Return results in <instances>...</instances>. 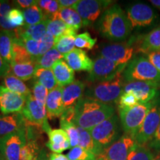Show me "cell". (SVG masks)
Masks as SVG:
<instances>
[{"mask_svg":"<svg viewBox=\"0 0 160 160\" xmlns=\"http://www.w3.org/2000/svg\"><path fill=\"white\" fill-rule=\"evenodd\" d=\"M114 114L115 109L112 105L83 97L74 106L73 123L89 131Z\"/></svg>","mask_w":160,"mask_h":160,"instance_id":"obj_1","label":"cell"},{"mask_svg":"<svg viewBox=\"0 0 160 160\" xmlns=\"http://www.w3.org/2000/svg\"><path fill=\"white\" fill-rule=\"evenodd\" d=\"M97 29L103 37L113 42L124 41L132 31L127 15L117 4L103 11L97 22Z\"/></svg>","mask_w":160,"mask_h":160,"instance_id":"obj_2","label":"cell"},{"mask_svg":"<svg viewBox=\"0 0 160 160\" xmlns=\"http://www.w3.org/2000/svg\"><path fill=\"white\" fill-rule=\"evenodd\" d=\"M125 81L123 72L113 79L101 82L93 83L85 91V97L101 102L111 105L117 102L123 93Z\"/></svg>","mask_w":160,"mask_h":160,"instance_id":"obj_3","label":"cell"},{"mask_svg":"<svg viewBox=\"0 0 160 160\" xmlns=\"http://www.w3.org/2000/svg\"><path fill=\"white\" fill-rule=\"evenodd\" d=\"M125 82L134 81L151 82L160 88V72L152 65L148 57H137L131 60L123 72Z\"/></svg>","mask_w":160,"mask_h":160,"instance_id":"obj_4","label":"cell"},{"mask_svg":"<svg viewBox=\"0 0 160 160\" xmlns=\"http://www.w3.org/2000/svg\"><path fill=\"white\" fill-rule=\"evenodd\" d=\"M155 100L147 103H139L130 108L119 109L122 127L126 134L134 139L146 116L155 103Z\"/></svg>","mask_w":160,"mask_h":160,"instance_id":"obj_5","label":"cell"},{"mask_svg":"<svg viewBox=\"0 0 160 160\" xmlns=\"http://www.w3.org/2000/svg\"><path fill=\"white\" fill-rule=\"evenodd\" d=\"M93 141L103 151L119 139V118L116 114L89 130Z\"/></svg>","mask_w":160,"mask_h":160,"instance_id":"obj_6","label":"cell"},{"mask_svg":"<svg viewBox=\"0 0 160 160\" xmlns=\"http://www.w3.org/2000/svg\"><path fill=\"white\" fill-rule=\"evenodd\" d=\"M135 42L136 38H131L128 42L105 44L98 49L99 57L119 65H128L135 52Z\"/></svg>","mask_w":160,"mask_h":160,"instance_id":"obj_7","label":"cell"},{"mask_svg":"<svg viewBox=\"0 0 160 160\" xmlns=\"http://www.w3.org/2000/svg\"><path fill=\"white\" fill-rule=\"evenodd\" d=\"M127 65H119L102 57H98L93 61V68L87 77L88 82L97 83L114 78L125 71Z\"/></svg>","mask_w":160,"mask_h":160,"instance_id":"obj_8","label":"cell"},{"mask_svg":"<svg viewBox=\"0 0 160 160\" xmlns=\"http://www.w3.org/2000/svg\"><path fill=\"white\" fill-rule=\"evenodd\" d=\"M21 113L26 124L39 127L47 133L51 130L48 122L45 105L37 101L32 94L27 97L25 105Z\"/></svg>","mask_w":160,"mask_h":160,"instance_id":"obj_9","label":"cell"},{"mask_svg":"<svg viewBox=\"0 0 160 160\" xmlns=\"http://www.w3.org/2000/svg\"><path fill=\"white\" fill-rule=\"evenodd\" d=\"M26 143L25 125L19 131L0 137V155L2 160H19Z\"/></svg>","mask_w":160,"mask_h":160,"instance_id":"obj_10","label":"cell"},{"mask_svg":"<svg viewBox=\"0 0 160 160\" xmlns=\"http://www.w3.org/2000/svg\"><path fill=\"white\" fill-rule=\"evenodd\" d=\"M160 125V99H156L154 105L146 116L143 123L134 137L135 142L141 145H147L154 136Z\"/></svg>","mask_w":160,"mask_h":160,"instance_id":"obj_11","label":"cell"},{"mask_svg":"<svg viewBox=\"0 0 160 160\" xmlns=\"http://www.w3.org/2000/svg\"><path fill=\"white\" fill-rule=\"evenodd\" d=\"M111 1L105 0H81L72 8L79 13L83 21V26H91L111 5ZM103 13V12H102Z\"/></svg>","mask_w":160,"mask_h":160,"instance_id":"obj_12","label":"cell"},{"mask_svg":"<svg viewBox=\"0 0 160 160\" xmlns=\"http://www.w3.org/2000/svg\"><path fill=\"white\" fill-rule=\"evenodd\" d=\"M126 15L131 23L132 29L151 25L157 18V14L153 8L142 2L130 5L126 10Z\"/></svg>","mask_w":160,"mask_h":160,"instance_id":"obj_13","label":"cell"},{"mask_svg":"<svg viewBox=\"0 0 160 160\" xmlns=\"http://www.w3.org/2000/svg\"><path fill=\"white\" fill-rule=\"evenodd\" d=\"M135 144L134 139L125 133L114 143L104 149L97 159L100 160H126Z\"/></svg>","mask_w":160,"mask_h":160,"instance_id":"obj_14","label":"cell"},{"mask_svg":"<svg viewBox=\"0 0 160 160\" xmlns=\"http://www.w3.org/2000/svg\"><path fill=\"white\" fill-rule=\"evenodd\" d=\"M159 86L151 82L134 81L125 82L123 92L133 93L139 103H147L159 98Z\"/></svg>","mask_w":160,"mask_h":160,"instance_id":"obj_15","label":"cell"},{"mask_svg":"<svg viewBox=\"0 0 160 160\" xmlns=\"http://www.w3.org/2000/svg\"><path fill=\"white\" fill-rule=\"evenodd\" d=\"M27 98L0 85V111L4 115L21 113Z\"/></svg>","mask_w":160,"mask_h":160,"instance_id":"obj_16","label":"cell"},{"mask_svg":"<svg viewBox=\"0 0 160 160\" xmlns=\"http://www.w3.org/2000/svg\"><path fill=\"white\" fill-rule=\"evenodd\" d=\"M62 87L57 86L56 88L49 91L46 100L45 108L48 118L50 119L61 117L65 111V108L62 101Z\"/></svg>","mask_w":160,"mask_h":160,"instance_id":"obj_17","label":"cell"},{"mask_svg":"<svg viewBox=\"0 0 160 160\" xmlns=\"http://www.w3.org/2000/svg\"><path fill=\"white\" fill-rule=\"evenodd\" d=\"M64 59L73 71L90 72L93 68V61L82 49L74 48L64 56Z\"/></svg>","mask_w":160,"mask_h":160,"instance_id":"obj_18","label":"cell"},{"mask_svg":"<svg viewBox=\"0 0 160 160\" xmlns=\"http://www.w3.org/2000/svg\"><path fill=\"white\" fill-rule=\"evenodd\" d=\"M136 45L137 51L142 53L147 54L152 52L160 53V27L152 30L142 37L136 38Z\"/></svg>","mask_w":160,"mask_h":160,"instance_id":"obj_19","label":"cell"},{"mask_svg":"<svg viewBox=\"0 0 160 160\" xmlns=\"http://www.w3.org/2000/svg\"><path fill=\"white\" fill-rule=\"evenodd\" d=\"M48 19L45 17L42 22L34 25H25L14 31L15 38L19 39H34L40 41L47 32Z\"/></svg>","mask_w":160,"mask_h":160,"instance_id":"obj_20","label":"cell"},{"mask_svg":"<svg viewBox=\"0 0 160 160\" xmlns=\"http://www.w3.org/2000/svg\"><path fill=\"white\" fill-rule=\"evenodd\" d=\"M48 142L46 146L54 153H61L65 150L71 148L69 138L67 133L62 128L50 130L48 133Z\"/></svg>","mask_w":160,"mask_h":160,"instance_id":"obj_21","label":"cell"},{"mask_svg":"<svg viewBox=\"0 0 160 160\" xmlns=\"http://www.w3.org/2000/svg\"><path fill=\"white\" fill-rule=\"evenodd\" d=\"M85 91V84L79 80H74L70 85L63 88L62 101L65 108L75 106L82 98Z\"/></svg>","mask_w":160,"mask_h":160,"instance_id":"obj_22","label":"cell"},{"mask_svg":"<svg viewBox=\"0 0 160 160\" xmlns=\"http://www.w3.org/2000/svg\"><path fill=\"white\" fill-rule=\"evenodd\" d=\"M24 125L25 121L21 113L0 115V137L19 131Z\"/></svg>","mask_w":160,"mask_h":160,"instance_id":"obj_23","label":"cell"},{"mask_svg":"<svg viewBox=\"0 0 160 160\" xmlns=\"http://www.w3.org/2000/svg\"><path fill=\"white\" fill-rule=\"evenodd\" d=\"M51 69L58 86L64 88L74 81V71L63 59L57 62Z\"/></svg>","mask_w":160,"mask_h":160,"instance_id":"obj_24","label":"cell"},{"mask_svg":"<svg viewBox=\"0 0 160 160\" xmlns=\"http://www.w3.org/2000/svg\"><path fill=\"white\" fill-rule=\"evenodd\" d=\"M14 31L0 30V55L10 65L13 60V44L15 38Z\"/></svg>","mask_w":160,"mask_h":160,"instance_id":"obj_25","label":"cell"},{"mask_svg":"<svg viewBox=\"0 0 160 160\" xmlns=\"http://www.w3.org/2000/svg\"><path fill=\"white\" fill-rule=\"evenodd\" d=\"M47 31L49 32L55 39L64 35H72L77 37V30L68 25L59 19H48Z\"/></svg>","mask_w":160,"mask_h":160,"instance_id":"obj_26","label":"cell"},{"mask_svg":"<svg viewBox=\"0 0 160 160\" xmlns=\"http://www.w3.org/2000/svg\"><path fill=\"white\" fill-rule=\"evenodd\" d=\"M37 69L36 62L26 63H12L10 73L22 81H27L34 77Z\"/></svg>","mask_w":160,"mask_h":160,"instance_id":"obj_27","label":"cell"},{"mask_svg":"<svg viewBox=\"0 0 160 160\" xmlns=\"http://www.w3.org/2000/svg\"><path fill=\"white\" fill-rule=\"evenodd\" d=\"M3 84L5 87L9 89L10 91L24 96L26 98L31 95V90L23 82L22 80L11 74V73L4 77Z\"/></svg>","mask_w":160,"mask_h":160,"instance_id":"obj_28","label":"cell"},{"mask_svg":"<svg viewBox=\"0 0 160 160\" xmlns=\"http://www.w3.org/2000/svg\"><path fill=\"white\" fill-rule=\"evenodd\" d=\"M57 18L62 20L68 25L77 29V31L80 28L83 27L82 19L80 17L79 13L72 8L60 9L54 19H57Z\"/></svg>","mask_w":160,"mask_h":160,"instance_id":"obj_29","label":"cell"},{"mask_svg":"<svg viewBox=\"0 0 160 160\" xmlns=\"http://www.w3.org/2000/svg\"><path fill=\"white\" fill-rule=\"evenodd\" d=\"M34 78L36 82L42 84L49 91L56 88L58 86L53 72L51 68H37L35 72Z\"/></svg>","mask_w":160,"mask_h":160,"instance_id":"obj_30","label":"cell"},{"mask_svg":"<svg viewBox=\"0 0 160 160\" xmlns=\"http://www.w3.org/2000/svg\"><path fill=\"white\" fill-rule=\"evenodd\" d=\"M78 132H79V146L82 148L91 151L93 154L97 156V157L101 154L102 151L93 141L91 133L88 130H85L82 128L77 127Z\"/></svg>","mask_w":160,"mask_h":160,"instance_id":"obj_31","label":"cell"},{"mask_svg":"<svg viewBox=\"0 0 160 160\" xmlns=\"http://www.w3.org/2000/svg\"><path fill=\"white\" fill-rule=\"evenodd\" d=\"M32 62H36V59L28 52L21 40L14 38L13 44L12 63H26Z\"/></svg>","mask_w":160,"mask_h":160,"instance_id":"obj_32","label":"cell"},{"mask_svg":"<svg viewBox=\"0 0 160 160\" xmlns=\"http://www.w3.org/2000/svg\"><path fill=\"white\" fill-rule=\"evenodd\" d=\"M63 58L64 55L60 53L54 48H53L44 55L37 58L36 59V64H37V68H51L57 62L63 59Z\"/></svg>","mask_w":160,"mask_h":160,"instance_id":"obj_33","label":"cell"},{"mask_svg":"<svg viewBox=\"0 0 160 160\" xmlns=\"http://www.w3.org/2000/svg\"><path fill=\"white\" fill-rule=\"evenodd\" d=\"M153 151L146 145H141L136 142L130 151L126 160H155Z\"/></svg>","mask_w":160,"mask_h":160,"instance_id":"obj_34","label":"cell"},{"mask_svg":"<svg viewBox=\"0 0 160 160\" xmlns=\"http://www.w3.org/2000/svg\"><path fill=\"white\" fill-rule=\"evenodd\" d=\"M24 17H25V25H37L45 19V15L42 10L39 7L37 4L32 5L29 8L25 9L23 11Z\"/></svg>","mask_w":160,"mask_h":160,"instance_id":"obj_35","label":"cell"},{"mask_svg":"<svg viewBox=\"0 0 160 160\" xmlns=\"http://www.w3.org/2000/svg\"><path fill=\"white\" fill-rule=\"evenodd\" d=\"M76 37L72 35H64L55 39L54 48L65 56L73 51L75 47Z\"/></svg>","mask_w":160,"mask_h":160,"instance_id":"obj_36","label":"cell"},{"mask_svg":"<svg viewBox=\"0 0 160 160\" xmlns=\"http://www.w3.org/2000/svg\"><path fill=\"white\" fill-rule=\"evenodd\" d=\"M41 149L38 141H26L20 152L19 160H33L38 157Z\"/></svg>","mask_w":160,"mask_h":160,"instance_id":"obj_37","label":"cell"},{"mask_svg":"<svg viewBox=\"0 0 160 160\" xmlns=\"http://www.w3.org/2000/svg\"><path fill=\"white\" fill-rule=\"evenodd\" d=\"M60 127L67 133L69 138L71 148H75L79 145V132L74 124L71 122L60 119Z\"/></svg>","mask_w":160,"mask_h":160,"instance_id":"obj_38","label":"cell"},{"mask_svg":"<svg viewBox=\"0 0 160 160\" xmlns=\"http://www.w3.org/2000/svg\"><path fill=\"white\" fill-rule=\"evenodd\" d=\"M69 160H97V157L91 151L77 146L73 148L67 154Z\"/></svg>","mask_w":160,"mask_h":160,"instance_id":"obj_39","label":"cell"},{"mask_svg":"<svg viewBox=\"0 0 160 160\" xmlns=\"http://www.w3.org/2000/svg\"><path fill=\"white\" fill-rule=\"evenodd\" d=\"M97 41V39L92 38L88 32H84L77 35L75 38V46L79 48V49L91 50L95 46Z\"/></svg>","mask_w":160,"mask_h":160,"instance_id":"obj_40","label":"cell"},{"mask_svg":"<svg viewBox=\"0 0 160 160\" xmlns=\"http://www.w3.org/2000/svg\"><path fill=\"white\" fill-rule=\"evenodd\" d=\"M6 19L15 28H19L25 25L23 12L19 8H12L6 17Z\"/></svg>","mask_w":160,"mask_h":160,"instance_id":"obj_41","label":"cell"},{"mask_svg":"<svg viewBox=\"0 0 160 160\" xmlns=\"http://www.w3.org/2000/svg\"><path fill=\"white\" fill-rule=\"evenodd\" d=\"M48 93V90L45 87H44L42 84L36 81L33 82V85H32L31 94L37 101L45 105Z\"/></svg>","mask_w":160,"mask_h":160,"instance_id":"obj_42","label":"cell"},{"mask_svg":"<svg viewBox=\"0 0 160 160\" xmlns=\"http://www.w3.org/2000/svg\"><path fill=\"white\" fill-rule=\"evenodd\" d=\"M139 103V100L133 93H127V92H123L118 100L119 109L130 108Z\"/></svg>","mask_w":160,"mask_h":160,"instance_id":"obj_43","label":"cell"},{"mask_svg":"<svg viewBox=\"0 0 160 160\" xmlns=\"http://www.w3.org/2000/svg\"><path fill=\"white\" fill-rule=\"evenodd\" d=\"M54 42L55 38L49 32H46V33L44 35L42 39L40 40L39 57L44 55L45 53H47L48 51H50V50L54 48Z\"/></svg>","mask_w":160,"mask_h":160,"instance_id":"obj_44","label":"cell"},{"mask_svg":"<svg viewBox=\"0 0 160 160\" xmlns=\"http://www.w3.org/2000/svg\"><path fill=\"white\" fill-rule=\"evenodd\" d=\"M21 40L23 45L27 50L28 52L32 57L37 59L39 57L40 41H37L34 39H19Z\"/></svg>","mask_w":160,"mask_h":160,"instance_id":"obj_45","label":"cell"},{"mask_svg":"<svg viewBox=\"0 0 160 160\" xmlns=\"http://www.w3.org/2000/svg\"><path fill=\"white\" fill-rule=\"evenodd\" d=\"M146 146H148L152 151L160 152V125L153 137Z\"/></svg>","mask_w":160,"mask_h":160,"instance_id":"obj_46","label":"cell"},{"mask_svg":"<svg viewBox=\"0 0 160 160\" xmlns=\"http://www.w3.org/2000/svg\"><path fill=\"white\" fill-rule=\"evenodd\" d=\"M148 59L151 62L152 65L160 72V53L159 52H152L147 54Z\"/></svg>","mask_w":160,"mask_h":160,"instance_id":"obj_47","label":"cell"},{"mask_svg":"<svg viewBox=\"0 0 160 160\" xmlns=\"http://www.w3.org/2000/svg\"><path fill=\"white\" fill-rule=\"evenodd\" d=\"M11 71V65L0 55V77H5Z\"/></svg>","mask_w":160,"mask_h":160,"instance_id":"obj_48","label":"cell"},{"mask_svg":"<svg viewBox=\"0 0 160 160\" xmlns=\"http://www.w3.org/2000/svg\"><path fill=\"white\" fill-rule=\"evenodd\" d=\"M11 9V5L9 2L0 1V17L6 18Z\"/></svg>","mask_w":160,"mask_h":160,"instance_id":"obj_49","label":"cell"},{"mask_svg":"<svg viewBox=\"0 0 160 160\" xmlns=\"http://www.w3.org/2000/svg\"><path fill=\"white\" fill-rule=\"evenodd\" d=\"M14 2L19 5L22 8L25 10L29 8L32 5L37 4V1H33V0H17Z\"/></svg>","mask_w":160,"mask_h":160,"instance_id":"obj_50","label":"cell"},{"mask_svg":"<svg viewBox=\"0 0 160 160\" xmlns=\"http://www.w3.org/2000/svg\"><path fill=\"white\" fill-rule=\"evenodd\" d=\"M78 2L77 0H59V4L60 9L62 8H73Z\"/></svg>","mask_w":160,"mask_h":160,"instance_id":"obj_51","label":"cell"},{"mask_svg":"<svg viewBox=\"0 0 160 160\" xmlns=\"http://www.w3.org/2000/svg\"><path fill=\"white\" fill-rule=\"evenodd\" d=\"M49 160H69L67 156L61 154V153H49Z\"/></svg>","mask_w":160,"mask_h":160,"instance_id":"obj_52","label":"cell"},{"mask_svg":"<svg viewBox=\"0 0 160 160\" xmlns=\"http://www.w3.org/2000/svg\"><path fill=\"white\" fill-rule=\"evenodd\" d=\"M48 157L49 153H47V151L45 149H42L39 156H38L37 160H49Z\"/></svg>","mask_w":160,"mask_h":160,"instance_id":"obj_53","label":"cell"},{"mask_svg":"<svg viewBox=\"0 0 160 160\" xmlns=\"http://www.w3.org/2000/svg\"><path fill=\"white\" fill-rule=\"evenodd\" d=\"M50 1L51 0H39V1H37V5H39V7L42 11H45V9L47 8L48 5Z\"/></svg>","mask_w":160,"mask_h":160,"instance_id":"obj_54","label":"cell"},{"mask_svg":"<svg viewBox=\"0 0 160 160\" xmlns=\"http://www.w3.org/2000/svg\"><path fill=\"white\" fill-rule=\"evenodd\" d=\"M150 2L154 6V7L157 8L158 10H159L160 11V0H151Z\"/></svg>","mask_w":160,"mask_h":160,"instance_id":"obj_55","label":"cell"},{"mask_svg":"<svg viewBox=\"0 0 160 160\" xmlns=\"http://www.w3.org/2000/svg\"><path fill=\"white\" fill-rule=\"evenodd\" d=\"M155 160H160V155H159L157 157H156V159H155Z\"/></svg>","mask_w":160,"mask_h":160,"instance_id":"obj_56","label":"cell"},{"mask_svg":"<svg viewBox=\"0 0 160 160\" xmlns=\"http://www.w3.org/2000/svg\"><path fill=\"white\" fill-rule=\"evenodd\" d=\"M38 158V157H37ZM37 158H36V159H33V160H37Z\"/></svg>","mask_w":160,"mask_h":160,"instance_id":"obj_57","label":"cell"},{"mask_svg":"<svg viewBox=\"0 0 160 160\" xmlns=\"http://www.w3.org/2000/svg\"><path fill=\"white\" fill-rule=\"evenodd\" d=\"M97 160H100V159H97Z\"/></svg>","mask_w":160,"mask_h":160,"instance_id":"obj_58","label":"cell"},{"mask_svg":"<svg viewBox=\"0 0 160 160\" xmlns=\"http://www.w3.org/2000/svg\"><path fill=\"white\" fill-rule=\"evenodd\" d=\"M0 160H2V159H1V158H0Z\"/></svg>","mask_w":160,"mask_h":160,"instance_id":"obj_59","label":"cell"}]
</instances>
